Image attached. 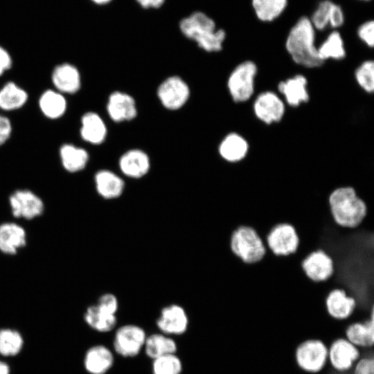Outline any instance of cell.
Masks as SVG:
<instances>
[{"label": "cell", "instance_id": "cell-1", "mask_svg": "<svg viewBox=\"0 0 374 374\" xmlns=\"http://www.w3.org/2000/svg\"><path fill=\"white\" fill-rule=\"evenodd\" d=\"M316 33L317 30L307 16L299 17L290 29L285 47L291 60L296 65L313 69L324 64L318 54Z\"/></svg>", "mask_w": 374, "mask_h": 374}, {"label": "cell", "instance_id": "cell-2", "mask_svg": "<svg viewBox=\"0 0 374 374\" xmlns=\"http://www.w3.org/2000/svg\"><path fill=\"white\" fill-rule=\"evenodd\" d=\"M179 28L184 37L206 53H218L223 49L226 31L217 28L214 19L202 11H195L181 19Z\"/></svg>", "mask_w": 374, "mask_h": 374}, {"label": "cell", "instance_id": "cell-3", "mask_svg": "<svg viewBox=\"0 0 374 374\" xmlns=\"http://www.w3.org/2000/svg\"><path fill=\"white\" fill-rule=\"evenodd\" d=\"M329 204L335 222L342 227L355 228L366 216V204L352 187H341L332 191Z\"/></svg>", "mask_w": 374, "mask_h": 374}, {"label": "cell", "instance_id": "cell-4", "mask_svg": "<svg viewBox=\"0 0 374 374\" xmlns=\"http://www.w3.org/2000/svg\"><path fill=\"white\" fill-rule=\"evenodd\" d=\"M258 72L256 63L251 60L240 62L232 69L226 80V88L234 103H244L253 98Z\"/></svg>", "mask_w": 374, "mask_h": 374}, {"label": "cell", "instance_id": "cell-5", "mask_svg": "<svg viewBox=\"0 0 374 374\" xmlns=\"http://www.w3.org/2000/svg\"><path fill=\"white\" fill-rule=\"evenodd\" d=\"M232 253L245 263L260 261L266 248L256 231L250 226H241L234 230L230 239Z\"/></svg>", "mask_w": 374, "mask_h": 374}, {"label": "cell", "instance_id": "cell-6", "mask_svg": "<svg viewBox=\"0 0 374 374\" xmlns=\"http://www.w3.org/2000/svg\"><path fill=\"white\" fill-rule=\"evenodd\" d=\"M328 346L321 339H308L299 344L294 357L297 366L308 373H318L328 362Z\"/></svg>", "mask_w": 374, "mask_h": 374}, {"label": "cell", "instance_id": "cell-7", "mask_svg": "<svg viewBox=\"0 0 374 374\" xmlns=\"http://www.w3.org/2000/svg\"><path fill=\"white\" fill-rule=\"evenodd\" d=\"M156 93L164 109L175 112L183 108L188 102L190 88L181 76L172 75L159 84Z\"/></svg>", "mask_w": 374, "mask_h": 374}, {"label": "cell", "instance_id": "cell-8", "mask_svg": "<svg viewBox=\"0 0 374 374\" xmlns=\"http://www.w3.org/2000/svg\"><path fill=\"white\" fill-rule=\"evenodd\" d=\"M286 109L282 97L272 90L262 91L253 100L252 109L255 117L267 125L280 123L286 114Z\"/></svg>", "mask_w": 374, "mask_h": 374}, {"label": "cell", "instance_id": "cell-9", "mask_svg": "<svg viewBox=\"0 0 374 374\" xmlns=\"http://www.w3.org/2000/svg\"><path fill=\"white\" fill-rule=\"evenodd\" d=\"M147 335L143 328L136 324H126L118 328L114 334L113 346L115 352L123 357H133L143 348Z\"/></svg>", "mask_w": 374, "mask_h": 374}, {"label": "cell", "instance_id": "cell-10", "mask_svg": "<svg viewBox=\"0 0 374 374\" xmlns=\"http://www.w3.org/2000/svg\"><path fill=\"white\" fill-rule=\"evenodd\" d=\"M328 348V361L335 371L340 373L351 370L361 357L359 348L345 337L337 338Z\"/></svg>", "mask_w": 374, "mask_h": 374}, {"label": "cell", "instance_id": "cell-11", "mask_svg": "<svg viewBox=\"0 0 374 374\" xmlns=\"http://www.w3.org/2000/svg\"><path fill=\"white\" fill-rule=\"evenodd\" d=\"M9 204L13 216L26 220L41 215L44 210L42 199L27 189L14 191L9 197Z\"/></svg>", "mask_w": 374, "mask_h": 374}, {"label": "cell", "instance_id": "cell-12", "mask_svg": "<svg viewBox=\"0 0 374 374\" xmlns=\"http://www.w3.org/2000/svg\"><path fill=\"white\" fill-rule=\"evenodd\" d=\"M309 18L317 31L337 30L345 22L343 8L332 0L320 1Z\"/></svg>", "mask_w": 374, "mask_h": 374}, {"label": "cell", "instance_id": "cell-13", "mask_svg": "<svg viewBox=\"0 0 374 374\" xmlns=\"http://www.w3.org/2000/svg\"><path fill=\"white\" fill-rule=\"evenodd\" d=\"M277 92L287 106L296 108L310 100L308 80L302 73H296L277 84Z\"/></svg>", "mask_w": 374, "mask_h": 374}, {"label": "cell", "instance_id": "cell-14", "mask_svg": "<svg viewBox=\"0 0 374 374\" xmlns=\"http://www.w3.org/2000/svg\"><path fill=\"white\" fill-rule=\"evenodd\" d=\"M106 111L111 121L116 123L132 121L138 115L135 98L122 91H114L109 94Z\"/></svg>", "mask_w": 374, "mask_h": 374}, {"label": "cell", "instance_id": "cell-15", "mask_svg": "<svg viewBox=\"0 0 374 374\" xmlns=\"http://www.w3.org/2000/svg\"><path fill=\"white\" fill-rule=\"evenodd\" d=\"M267 243L274 255L288 256L296 251L299 238L293 226L278 224L267 235Z\"/></svg>", "mask_w": 374, "mask_h": 374}, {"label": "cell", "instance_id": "cell-16", "mask_svg": "<svg viewBox=\"0 0 374 374\" xmlns=\"http://www.w3.org/2000/svg\"><path fill=\"white\" fill-rule=\"evenodd\" d=\"M249 148V143L244 136L238 132H231L220 141L217 152L224 162L238 164L247 159Z\"/></svg>", "mask_w": 374, "mask_h": 374}, {"label": "cell", "instance_id": "cell-17", "mask_svg": "<svg viewBox=\"0 0 374 374\" xmlns=\"http://www.w3.org/2000/svg\"><path fill=\"white\" fill-rule=\"evenodd\" d=\"M121 173L131 179H141L145 176L151 167L148 153L139 148H132L123 153L118 159Z\"/></svg>", "mask_w": 374, "mask_h": 374}, {"label": "cell", "instance_id": "cell-18", "mask_svg": "<svg viewBox=\"0 0 374 374\" xmlns=\"http://www.w3.org/2000/svg\"><path fill=\"white\" fill-rule=\"evenodd\" d=\"M156 324L161 333L180 335L188 328V317L181 306L171 304L162 308Z\"/></svg>", "mask_w": 374, "mask_h": 374}, {"label": "cell", "instance_id": "cell-19", "mask_svg": "<svg viewBox=\"0 0 374 374\" xmlns=\"http://www.w3.org/2000/svg\"><path fill=\"white\" fill-rule=\"evenodd\" d=\"M325 305L328 316L338 321L348 320L356 308L355 299L348 296L341 289L330 291L326 299Z\"/></svg>", "mask_w": 374, "mask_h": 374}, {"label": "cell", "instance_id": "cell-20", "mask_svg": "<svg viewBox=\"0 0 374 374\" xmlns=\"http://www.w3.org/2000/svg\"><path fill=\"white\" fill-rule=\"evenodd\" d=\"M301 265L308 278L314 282L326 280L334 271L332 260L322 250L310 253Z\"/></svg>", "mask_w": 374, "mask_h": 374}, {"label": "cell", "instance_id": "cell-21", "mask_svg": "<svg viewBox=\"0 0 374 374\" xmlns=\"http://www.w3.org/2000/svg\"><path fill=\"white\" fill-rule=\"evenodd\" d=\"M51 80L57 91L67 94L77 93L81 87V75L78 68L70 63H62L53 70Z\"/></svg>", "mask_w": 374, "mask_h": 374}, {"label": "cell", "instance_id": "cell-22", "mask_svg": "<svg viewBox=\"0 0 374 374\" xmlns=\"http://www.w3.org/2000/svg\"><path fill=\"white\" fill-rule=\"evenodd\" d=\"M80 134L82 139L91 145L102 144L107 136V127L103 118L96 112H88L81 118Z\"/></svg>", "mask_w": 374, "mask_h": 374}, {"label": "cell", "instance_id": "cell-23", "mask_svg": "<svg viewBox=\"0 0 374 374\" xmlns=\"http://www.w3.org/2000/svg\"><path fill=\"white\" fill-rule=\"evenodd\" d=\"M94 184L98 194L105 199H114L121 197L125 187L123 179L107 169L96 172Z\"/></svg>", "mask_w": 374, "mask_h": 374}, {"label": "cell", "instance_id": "cell-24", "mask_svg": "<svg viewBox=\"0 0 374 374\" xmlns=\"http://www.w3.org/2000/svg\"><path fill=\"white\" fill-rule=\"evenodd\" d=\"M114 357L112 350L104 345L89 348L84 357V366L90 374H105L113 366Z\"/></svg>", "mask_w": 374, "mask_h": 374}, {"label": "cell", "instance_id": "cell-25", "mask_svg": "<svg viewBox=\"0 0 374 374\" xmlns=\"http://www.w3.org/2000/svg\"><path fill=\"white\" fill-rule=\"evenodd\" d=\"M345 338L358 348L372 347L374 344V316L364 321H351L345 329Z\"/></svg>", "mask_w": 374, "mask_h": 374}, {"label": "cell", "instance_id": "cell-26", "mask_svg": "<svg viewBox=\"0 0 374 374\" xmlns=\"http://www.w3.org/2000/svg\"><path fill=\"white\" fill-rule=\"evenodd\" d=\"M26 243V233L21 226L15 222L0 224V251L14 255Z\"/></svg>", "mask_w": 374, "mask_h": 374}, {"label": "cell", "instance_id": "cell-27", "mask_svg": "<svg viewBox=\"0 0 374 374\" xmlns=\"http://www.w3.org/2000/svg\"><path fill=\"white\" fill-rule=\"evenodd\" d=\"M318 54L324 63L328 60L340 61L346 56L344 40L338 30L330 31L317 45Z\"/></svg>", "mask_w": 374, "mask_h": 374}, {"label": "cell", "instance_id": "cell-28", "mask_svg": "<svg viewBox=\"0 0 374 374\" xmlns=\"http://www.w3.org/2000/svg\"><path fill=\"white\" fill-rule=\"evenodd\" d=\"M60 157L63 168L72 173L84 170L89 159V153L84 148L71 143L60 147Z\"/></svg>", "mask_w": 374, "mask_h": 374}, {"label": "cell", "instance_id": "cell-29", "mask_svg": "<svg viewBox=\"0 0 374 374\" xmlns=\"http://www.w3.org/2000/svg\"><path fill=\"white\" fill-rule=\"evenodd\" d=\"M84 319L91 328L100 332H110L117 323L116 314L98 304L91 305L87 308Z\"/></svg>", "mask_w": 374, "mask_h": 374}, {"label": "cell", "instance_id": "cell-30", "mask_svg": "<svg viewBox=\"0 0 374 374\" xmlns=\"http://www.w3.org/2000/svg\"><path fill=\"white\" fill-rule=\"evenodd\" d=\"M39 107L46 118L57 119L64 114L67 102L62 93L57 90L48 89L40 96Z\"/></svg>", "mask_w": 374, "mask_h": 374}, {"label": "cell", "instance_id": "cell-31", "mask_svg": "<svg viewBox=\"0 0 374 374\" xmlns=\"http://www.w3.org/2000/svg\"><path fill=\"white\" fill-rule=\"evenodd\" d=\"M251 4L259 21L270 23L285 12L288 6V0H251Z\"/></svg>", "mask_w": 374, "mask_h": 374}, {"label": "cell", "instance_id": "cell-32", "mask_svg": "<svg viewBox=\"0 0 374 374\" xmlns=\"http://www.w3.org/2000/svg\"><path fill=\"white\" fill-rule=\"evenodd\" d=\"M143 348L146 355L152 359L175 353L177 350L175 341L163 333H153L147 336Z\"/></svg>", "mask_w": 374, "mask_h": 374}, {"label": "cell", "instance_id": "cell-33", "mask_svg": "<svg viewBox=\"0 0 374 374\" xmlns=\"http://www.w3.org/2000/svg\"><path fill=\"white\" fill-rule=\"evenodd\" d=\"M27 92L14 82H8L0 89V109L13 111L22 107L27 102Z\"/></svg>", "mask_w": 374, "mask_h": 374}, {"label": "cell", "instance_id": "cell-34", "mask_svg": "<svg viewBox=\"0 0 374 374\" xmlns=\"http://www.w3.org/2000/svg\"><path fill=\"white\" fill-rule=\"evenodd\" d=\"M24 339L19 331L10 328L0 329V355L13 357L20 353Z\"/></svg>", "mask_w": 374, "mask_h": 374}, {"label": "cell", "instance_id": "cell-35", "mask_svg": "<svg viewBox=\"0 0 374 374\" xmlns=\"http://www.w3.org/2000/svg\"><path fill=\"white\" fill-rule=\"evenodd\" d=\"M354 78L359 87L368 94L374 91V62L365 60L362 62L354 72Z\"/></svg>", "mask_w": 374, "mask_h": 374}, {"label": "cell", "instance_id": "cell-36", "mask_svg": "<svg viewBox=\"0 0 374 374\" xmlns=\"http://www.w3.org/2000/svg\"><path fill=\"white\" fill-rule=\"evenodd\" d=\"M152 374H181L182 363L175 353L168 354L153 359Z\"/></svg>", "mask_w": 374, "mask_h": 374}, {"label": "cell", "instance_id": "cell-37", "mask_svg": "<svg viewBox=\"0 0 374 374\" xmlns=\"http://www.w3.org/2000/svg\"><path fill=\"white\" fill-rule=\"evenodd\" d=\"M359 39L368 48L374 46V21L373 19L366 20L359 26L357 30Z\"/></svg>", "mask_w": 374, "mask_h": 374}, {"label": "cell", "instance_id": "cell-38", "mask_svg": "<svg viewBox=\"0 0 374 374\" xmlns=\"http://www.w3.org/2000/svg\"><path fill=\"white\" fill-rule=\"evenodd\" d=\"M352 374H374L373 355L360 357L353 367Z\"/></svg>", "mask_w": 374, "mask_h": 374}, {"label": "cell", "instance_id": "cell-39", "mask_svg": "<svg viewBox=\"0 0 374 374\" xmlns=\"http://www.w3.org/2000/svg\"><path fill=\"white\" fill-rule=\"evenodd\" d=\"M97 304L108 312L115 314L118 309V299L115 295L111 293H106L100 296Z\"/></svg>", "mask_w": 374, "mask_h": 374}, {"label": "cell", "instance_id": "cell-40", "mask_svg": "<svg viewBox=\"0 0 374 374\" xmlns=\"http://www.w3.org/2000/svg\"><path fill=\"white\" fill-rule=\"evenodd\" d=\"M12 124L10 119L0 115V146L3 145L10 138L12 133Z\"/></svg>", "mask_w": 374, "mask_h": 374}, {"label": "cell", "instance_id": "cell-41", "mask_svg": "<svg viewBox=\"0 0 374 374\" xmlns=\"http://www.w3.org/2000/svg\"><path fill=\"white\" fill-rule=\"evenodd\" d=\"M12 64V60L9 53L0 46V76L9 70Z\"/></svg>", "mask_w": 374, "mask_h": 374}, {"label": "cell", "instance_id": "cell-42", "mask_svg": "<svg viewBox=\"0 0 374 374\" xmlns=\"http://www.w3.org/2000/svg\"><path fill=\"white\" fill-rule=\"evenodd\" d=\"M166 0H136V3L143 8H159Z\"/></svg>", "mask_w": 374, "mask_h": 374}, {"label": "cell", "instance_id": "cell-43", "mask_svg": "<svg viewBox=\"0 0 374 374\" xmlns=\"http://www.w3.org/2000/svg\"><path fill=\"white\" fill-rule=\"evenodd\" d=\"M10 370L8 364L0 360V374H10Z\"/></svg>", "mask_w": 374, "mask_h": 374}, {"label": "cell", "instance_id": "cell-44", "mask_svg": "<svg viewBox=\"0 0 374 374\" xmlns=\"http://www.w3.org/2000/svg\"><path fill=\"white\" fill-rule=\"evenodd\" d=\"M91 1L98 5H105V4L109 3L112 0H91Z\"/></svg>", "mask_w": 374, "mask_h": 374}, {"label": "cell", "instance_id": "cell-45", "mask_svg": "<svg viewBox=\"0 0 374 374\" xmlns=\"http://www.w3.org/2000/svg\"><path fill=\"white\" fill-rule=\"evenodd\" d=\"M359 1L367 2V1H371V0H359Z\"/></svg>", "mask_w": 374, "mask_h": 374}]
</instances>
